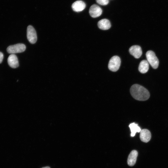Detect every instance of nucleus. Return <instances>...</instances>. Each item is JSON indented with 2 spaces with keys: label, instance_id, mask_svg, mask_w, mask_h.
Returning <instances> with one entry per match:
<instances>
[{
  "label": "nucleus",
  "instance_id": "nucleus-1",
  "mask_svg": "<svg viewBox=\"0 0 168 168\" xmlns=\"http://www.w3.org/2000/svg\"><path fill=\"white\" fill-rule=\"evenodd\" d=\"M130 92L134 98L140 101L147 100L150 96L149 92L147 89L138 84H134L131 86Z\"/></svg>",
  "mask_w": 168,
  "mask_h": 168
},
{
  "label": "nucleus",
  "instance_id": "nucleus-2",
  "mask_svg": "<svg viewBox=\"0 0 168 168\" xmlns=\"http://www.w3.org/2000/svg\"><path fill=\"white\" fill-rule=\"evenodd\" d=\"M146 56L148 63L154 69H156L158 67L159 61L155 53L152 51H148Z\"/></svg>",
  "mask_w": 168,
  "mask_h": 168
},
{
  "label": "nucleus",
  "instance_id": "nucleus-3",
  "mask_svg": "<svg viewBox=\"0 0 168 168\" xmlns=\"http://www.w3.org/2000/svg\"><path fill=\"white\" fill-rule=\"evenodd\" d=\"M121 64L120 58L117 56L112 57L110 59L108 68L109 70L113 72H116L119 68Z\"/></svg>",
  "mask_w": 168,
  "mask_h": 168
},
{
  "label": "nucleus",
  "instance_id": "nucleus-4",
  "mask_svg": "<svg viewBox=\"0 0 168 168\" xmlns=\"http://www.w3.org/2000/svg\"><path fill=\"white\" fill-rule=\"evenodd\" d=\"M26 49L25 45L23 44H17L9 46L7 49L9 53L14 54L23 52Z\"/></svg>",
  "mask_w": 168,
  "mask_h": 168
},
{
  "label": "nucleus",
  "instance_id": "nucleus-5",
  "mask_svg": "<svg viewBox=\"0 0 168 168\" xmlns=\"http://www.w3.org/2000/svg\"><path fill=\"white\" fill-rule=\"evenodd\" d=\"M27 37L29 41L31 44L35 43L37 40L36 31L31 26H29L27 30Z\"/></svg>",
  "mask_w": 168,
  "mask_h": 168
},
{
  "label": "nucleus",
  "instance_id": "nucleus-6",
  "mask_svg": "<svg viewBox=\"0 0 168 168\" xmlns=\"http://www.w3.org/2000/svg\"><path fill=\"white\" fill-rule=\"evenodd\" d=\"M89 13L92 17L96 18L100 16L101 14L102 10L98 6L94 4L90 7Z\"/></svg>",
  "mask_w": 168,
  "mask_h": 168
},
{
  "label": "nucleus",
  "instance_id": "nucleus-7",
  "mask_svg": "<svg viewBox=\"0 0 168 168\" xmlns=\"http://www.w3.org/2000/svg\"><path fill=\"white\" fill-rule=\"evenodd\" d=\"M130 54L136 58L140 57L142 54L141 47L138 45H134L131 47L129 49Z\"/></svg>",
  "mask_w": 168,
  "mask_h": 168
},
{
  "label": "nucleus",
  "instance_id": "nucleus-8",
  "mask_svg": "<svg viewBox=\"0 0 168 168\" xmlns=\"http://www.w3.org/2000/svg\"><path fill=\"white\" fill-rule=\"evenodd\" d=\"M151 137L150 131L147 129L141 130L140 132V138L143 142H147L150 140Z\"/></svg>",
  "mask_w": 168,
  "mask_h": 168
},
{
  "label": "nucleus",
  "instance_id": "nucleus-9",
  "mask_svg": "<svg viewBox=\"0 0 168 168\" xmlns=\"http://www.w3.org/2000/svg\"><path fill=\"white\" fill-rule=\"evenodd\" d=\"M7 62L9 66L12 68H16L19 66L18 58L14 54H10L7 58Z\"/></svg>",
  "mask_w": 168,
  "mask_h": 168
},
{
  "label": "nucleus",
  "instance_id": "nucleus-10",
  "mask_svg": "<svg viewBox=\"0 0 168 168\" xmlns=\"http://www.w3.org/2000/svg\"><path fill=\"white\" fill-rule=\"evenodd\" d=\"M138 152L135 150H132L130 153L127 159L128 164L130 166H134L136 163Z\"/></svg>",
  "mask_w": 168,
  "mask_h": 168
},
{
  "label": "nucleus",
  "instance_id": "nucleus-11",
  "mask_svg": "<svg viewBox=\"0 0 168 168\" xmlns=\"http://www.w3.org/2000/svg\"><path fill=\"white\" fill-rule=\"evenodd\" d=\"M72 7L74 11L79 12L85 9L86 7V4L82 1H77L72 4Z\"/></svg>",
  "mask_w": 168,
  "mask_h": 168
},
{
  "label": "nucleus",
  "instance_id": "nucleus-12",
  "mask_svg": "<svg viewBox=\"0 0 168 168\" xmlns=\"http://www.w3.org/2000/svg\"><path fill=\"white\" fill-rule=\"evenodd\" d=\"M98 27L102 30H107L111 27L110 21L106 19H102L99 21L98 23Z\"/></svg>",
  "mask_w": 168,
  "mask_h": 168
},
{
  "label": "nucleus",
  "instance_id": "nucleus-13",
  "mask_svg": "<svg viewBox=\"0 0 168 168\" xmlns=\"http://www.w3.org/2000/svg\"><path fill=\"white\" fill-rule=\"evenodd\" d=\"M149 64L148 61L145 60L142 61L139 66L138 70L142 73L147 72L149 69Z\"/></svg>",
  "mask_w": 168,
  "mask_h": 168
},
{
  "label": "nucleus",
  "instance_id": "nucleus-14",
  "mask_svg": "<svg viewBox=\"0 0 168 168\" xmlns=\"http://www.w3.org/2000/svg\"><path fill=\"white\" fill-rule=\"evenodd\" d=\"M131 132V137H134L136 133L137 132H140L141 131V128L138 126L137 124H136L134 123H133L130 124L129 125Z\"/></svg>",
  "mask_w": 168,
  "mask_h": 168
},
{
  "label": "nucleus",
  "instance_id": "nucleus-15",
  "mask_svg": "<svg viewBox=\"0 0 168 168\" xmlns=\"http://www.w3.org/2000/svg\"><path fill=\"white\" fill-rule=\"evenodd\" d=\"M96 2L99 4L101 5H106L109 2V0H96Z\"/></svg>",
  "mask_w": 168,
  "mask_h": 168
},
{
  "label": "nucleus",
  "instance_id": "nucleus-16",
  "mask_svg": "<svg viewBox=\"0 0 168 168\" xmlns=\"http://www.w3.org/2000/svg\"><path fill=\"white\" fill-rule=\"evenodd\" d=\"M3 58V54L2 53L0 52V63L2 62Z\"/></svg>",
  "mask_w": 168,
  "mask_h": 168
},
{
  "label": "nucleus",
  "instance_id": "nucleus-17",
  "mask_svg": "<svg viewBox=\"0 0 168 168\" xmlns=\"http://www.w3.org/2000/svg\"><path fill=\"white\" fill-rule=\"evenodd\" d=\"M42 168H50L49 166H46V167H43Z\"/></svg>",
  "mask_w": 168,
  "mask_h": 168
}]
</instances>
